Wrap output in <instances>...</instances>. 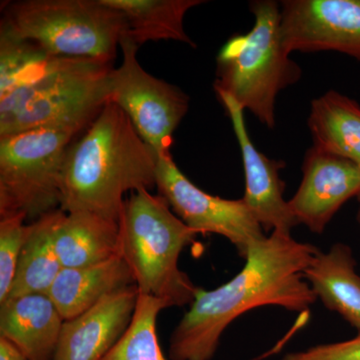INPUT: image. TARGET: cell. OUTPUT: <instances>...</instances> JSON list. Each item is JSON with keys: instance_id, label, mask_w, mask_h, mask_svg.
I'll list each match as a JSON object with an SVG mask.
<instances>
[{"instance_id": "obj_11", "label": "cell", "mask_w": 360, "mask_h": 360, "mask_svg": "<svg viewBox=\"0 0 360 360\" xmlns=\"http://www.w3.org/2000/svg\"><path fill=\"white\" fill-rule=\"evenodd\" d=\"M303 177L288 205L298 224L322 233L341 206L360 193V167L311 148L302 165Z\"/></svg>"}, {"instance_id": "obj_7", "label": "cell", "mask_w": 360, "mask_h": 360, "mask_svg": "<svg viewBox=\"0 0 360 360\" xmlns=\"http://www.w3.org/2000/svg\"><path fill=\"white\" fill-rule=\"evenodd\" d=\"M75 135L33 129L0 137V219L30 222L60 207L66 151Z\"/></svg>"}, {"instance_id": "obj_5", "label": "cell", "mask_w": 360, "mask_h": 360, "mask_svg": "<svg viewBox=\"0 0 360 360\" xmlns=\"http://www.w3.org/2000/svg\"><path fill=\"white\" fill-rule=\"evenodd\" d=\"M255 25L227 40L217 56V94L233 98L269 129L276 125V101L281 90L302 77L281 34V9L272 0L250 4Z\"/></svg>"}, {"instance_id": "obj_20", "label": "cell", "mask_w": 360, "mask_h": 360, "mask_svg": "<svg viewBox=\"0 0 360 360\" xmlns=\"http://www.w3.org/2000/svg\"><path fill=\"white\" fill-rule=\"evenodd\" d=\"M59 212L60 208L28 224L27 236L6 298L49 293L63 270L53 241L54 227Z\"/></svg>"}, {"instance_id": "obj_10", "label": "cell", "mask_w": 360, "mask_h": 360, "mask_svg": "<svg viewBox=\"0 0 360 360\" xmlns=\"http://www.w3.org/2000/svg\"><path fill=\"white\" fill-rule=\"evenodd\" d=\"M281 4V34L290 53L331 51L360 60V0Z\"/></svg>"}, {"instance_id": "obj_6", "label": "cell", "mask_w": 360, "mask_h": 360, "mask_svg": "<svg viewBox=\"0 0 360 360\" xmlns=\"http://www.w3.org/2000/svg\"><path fill=\"white\" fill-rule=\"evenodd\" d=\"M0 30L59 58L112 63L127 23L103 0H21L2 6Z\"/></svg>"}, {"instance_id": "obj_27", "label": "cell", "mask_w": 360, "mask_h": 360, "mask_svg": "<svg viewBox=\"0 0 360 360\" xmlns=\"http://www.w3.org/2000/svg\"><path fill=\"white\" fill-rule=\"evenodd\" d=\"M359 201H360V193H359Z\"/></svg>"}, {"instance_id": "obj_24", "label": "cell", "mask_w": 360, "mask_h": 360, "mask_svg": "<svg viewBox=\"0 0 360 360\" xmlns=\"http://www.w3.org/2000/svg\"><path fill=\"white\" fill-rule=\"evenodd\" d=\"M283 360H360V333L352 340L291 352Z\"/></svg>"}, {"instance_id": "obj_17", "label": "cell", "mask_w": 360, "mask_h": 360, "mask_svg": "<svg viewBox=\"0 0 360 360\" xmlns=\"http://www.w3.org/2000/svg\"><path fill=\"white\" fill-rule=\"evenodd\" d=\"M352 248L343 243L319 251L304 270V279L329 310L340 314L360 333V276Z\"/></svg>"}, {"instance_id": "obj_18", "label": "cell", "mask_w": 360, "mask_h": 360, "mask_svg": "<svg viewBox=\"0 0 360 360\" xmlns=\"http://www.w3.org/2000/svg\"><path fill=\"white\" fill-rule=\"evenodd\" d=\"M120 11L127 23L124 35L137 46L148 41L174 40L195 47L184 30V16L203 0H103Z\"/></svg>"}, {"instance_id": "obj_13", "label": "cell", "mask_w": 360, "mask_h": 360, "mask_svg": "<svg viewBox=\"0 0 360 360\" xmlns=\"http://www.w3.org/2000/svg\"><path fill=\"white\" fill-rule=\"evenodd\" d=\"M139 295L130 285L65 321L53 360H103L129 328Z\"/></svg>"}, {"instance_id": "obj_3", "label": "cell", "mask_w": 360, "mask_h": 360, "mask_svg": "<svg viewBox=\"0 0 360 360\" xmlns=\"http://www.w3.org/2000/svg\"><path fill=\"white\" fill-rule=\"evenodd\" d=\"M196 236L160 194L148 189L129 194L120 217V251L141 295L168 307L193 302L198 288L179 269V260Z\"/></svg>"}, {"instance_id": "obj_19", "label": "cell", "mask_w": 360, "mask_h": 360, "mask_svg": "<svg viewBox=\"0 0 360 360\" xmlns=\"http://www.w3.org/2000/svg\"><path fill=\"white\" fill-rule=\"evenodd\" d=\"M315 148L360 167V106L336 91L314 99L309 117Z\"/></svg>"}, {"instance_id": "obj_14", "label": "cell", "mask_w": 360, "mask_h": 360, "mask_svg": "<svg viewBox=\"0 0 360 360\" xmlns=\"http://www.w3.org/2000/svg\"><path fill=\"white\" fill-rule=\"evenodd\" d=\"M63 323L49 295H20L0 303V338L27 360H53Z\"/></svg>"}, {"instance_id": "obj_25", "label": "cell", "mask_w": 360, "mask_h": 360, "mask_svg": "<svg viewBox=\"0 0 360 360\" xmlns=\"http://www.w3.org/2000/svg\"><path fill=\"white\" fill-rule=\"evenodd\" d=\"M0 360H27L13 343L0 338Z\"/></svg>"}, {"instance_id": "obj_16", "label": "cell", "mask_w": 360, "mask_h": 360, "mask_svg": "<svg viewBox=\"0 0 360 360\" xmlns=\"http://www.w3.org/2000/svg\"><path fill=\"white\" fill-rule=\"evenodd\" d=\"M53 241L63 269L89 266L122 255L120 222L86 212L60 210Z\"/></svg>"}, {"instance_id": "obj_2", "label": "cell", "mask_w": 360, "mask_h": 360, "mask_svg": "<svg viewBox=\"0 0 360 360\" xmlns=\"http://www.w3.org/2000/svg\"><path fill=\"white\" fill-rule=\"evenodd\" d=\"M158 161L129 116L108 103L66 151L59 208L120 222L125 194L156 186Z\"/></svg>"}, {"instance_id": "obj_21", "label": "cell", "mask_w": 360, "mask_h": 360, "mask_svg": "<svg viewBox=\"0 0 360 360\" xmlns=\"http://www.w3.org/2000/svg\"><path fill=\"white\" fill-rule=\"evenodd\" d=\"M58 58L39 45L0 30V97L32 84Z\"/></svg>"}, {"instance_id": "obj_12", "label": "cell", "mask_w": 360, "mask_h": 360, "mask_svg": "<svg viewBox=\"0 0 360 360\" xmlns=\"http://www.w3.org/2000/svg\"><path fill=\"white\" fill-rule=\"evenodd\" d=\"M219 96L231 117L243 155L245 175L243 200L264 231L291 236V229L298 222L291 212L288 201L283 198L285 184L279 176V172L285 163L270 160L259 153L246 129L245 110L231 96L224 94H219Z\"/></svg>"}, {"instance_id": "obj_22", "label": "cell", "mask_w": 360, "mask_h": 360, "mask_svg": "<svg viewBox=\"0 0 360 360\" xmlns=\"http://www.w3.org/2000/svg\"><path fill=\"white\" fill-rule=\"evenodd\" d=\"M165 309L162 300L139 293L129 328L103 360H168L158 335V314Z\"/></svg>"}, {"instance_id": "obj_23", "label": "cell", "mask_w": 360, "mask_h": 360, "mask_svg": "<svg viewBox=\"0 0 360 360\" xmlns=\"http://www.w3.org/2000/svg\"><path fill=\"white\" fill-rule=\"evenodd\" d=\"M23 215L0 219V303L13 285L21 250L27 236L28 224Z\"/></svg>"}, {"instance_id": "obj_4", "label": "cell", "mask_w": 360, "mask_h": 360, "mask_svg": "<svg viewBox=\"0 0 360 360\" xmlns=\"http://www.w3.org/2000/svg\"><path fill=\"white\" fill-rule=\"evenodd\" d=\"M112 63L59 58L23 89L0 97V137L33 129L77 135L110 103Z\"/></svg>"}, {"instance_id": "obj_1", "label": "cell", "mask_w": 360, "mask_h": 360, "mask_svg": "<svg viewBox=\"0 0 360 360\" xmlns=\"http://www.w3.org/2000/svg\"><path fill=\"white\" fill-rule=\"evenodd\" d=\"M319 250L274 231L253 245L245 265L231 281L212 290L198 288L191 309L170 336L169 360H210L232 321L251 309L277 305L302 312L317 297L304 270Z\"/></svg>"}, {"instance_id": "obj_15", "label": "cell", "mask_w": 360, "mask_h": 360, "mask_svg": "<svg viewBox=\"0 0 360 360\" xmlns=\"http://www.w3.org/2000/svg\"><path fill=\"white\" fill-rule=\"evenodd\" d=\"M122 255L89 266L63 269L49 290V297L65 321L92 309L106 296L134 285Z\"/></svg>"}, {"instance_id": "obj_9", "label": "cell", "mask_w": 360, "mask_h": 360, "mask_svg": "<svg viewBox=\"0 0 360 360\" xmlns=\"http://www.w3.org/2000/svg\"><path fill=\"white\" fill-rule=\"evenodd\" d=\"M158 194L172 212L196 233H214L229 239L245 258L253 245L266 238L245 200H225L194 186L175 165L172 153L158 156Z\"/></svg>"}, {"instance_id": "obj_26", "label": "cell", "mask_w": 360, "mask_h": 360, "mask_svg": "<svg viewBox=\"0 0 360 360\" xmlns=\"http://www.w3.org/2000/svg\"><path fill=\"white\" fill-rule=\"evenodd\" d=\"M357 219H359V222L360 224V208H359V215H357Z\"/></svg>"}, {"instance_id": "obj_8", "label": "cell", "mask_w": 360, "mask_h": 360, "mask_svg": "<svg viewBox=\"0 0 360 360\" xmlns=\"http://www.w3.org/2000/svg\"><path fill=\"white\" fill-rule=\"evenodd\" d=\"M122 65L110 75V103L116 104L137 134L158 156L169 155L175 129L189 108V97L174 85L146 72L139 65V47L123 35Z\"/></svg>"}]
</instances>
